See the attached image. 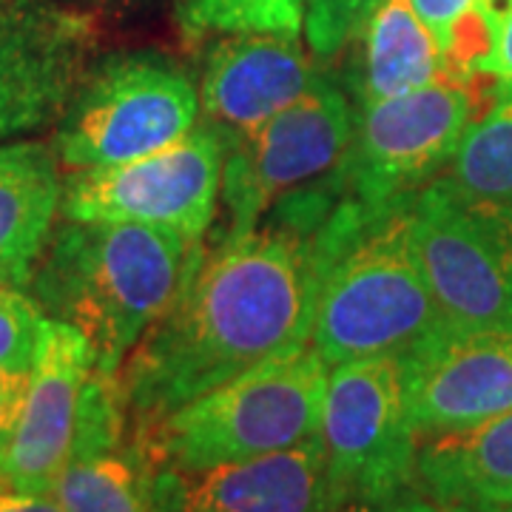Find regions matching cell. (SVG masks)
I'll use <instances>...</instances> for the list:
<instances>
[{
    "instance_id": "2",
    "label": "cell",
    "mask_w": 512,
    "mask_h": 512,
    "mask_svg": "<svg viewBox=\"0 0 512 512\" xmlns=\"http://www.w3.org/2000/svg\"><path fill=\"white\" fill-rule=\"evenodd\" d=\"M413 197L365 205L339 194L316 231L325 274L316 293L311 348L328 367L376 356L410 362L456 333L413 251Z\"/></svg>"
},
{
    "instance_id": "24",
    "label": "cell",
    "mask_w": 512,
    "mask_h": 512,
    "mask_svg": "<svg viewBox=\"0 0 512 512\" xmlns=\"http://www.w3.org/2000/svg\"><path fill=\"white\" fill-rule=\"evenodd\" d=\"M478 0H410L413 12L419 15V20L430 29V35L436 37L439 49L444 46V40L450 35V29L456 26V20L473 9Z\"/></svg>"
},
{
    "instance_id": "19",
    "label": "cell",
    "mask_w": 512,
    "mask_h": 512,
    "mask_svg": "<svg viewBox=\"0 0 512 512\" xmlns=\"http://www.w3.org/2000/svg\"><path fill=\"white\" fill-rule=\"evenodd\" d=\"M444 177L473 200L512 205V94L495 92L487 111L467 123Z\"/></svg>"
},
{
    "instance_id": "25",
    "label": "cell",
    "mask_w": 512,
    "mask_h": 512,
    "mask_svg": "<svg viewBox=\"0 0 512 512\" xmlns=\"http://www.w3.org/2000/svg\"><path fill=\"white\" fill-rule=\"evenodd\" d=\"M26 384H29V376L0 370V458H3L6 447H9V439L15 433L20 404H23V396H26Z\"/></svg>"
},
{
    "instance_id": "15",
    "label": "cell",
    "mask_w": 512,
    "mask_h": 512,
    "mask_svg": "<svg viewBox=\"0 0 512 512\" xmlns=\"http://www.w3.org/2000/svg\"><path fill=\"white\" fill-rule=\"evenodd\" d=\"M399 365L419 441L512 410V336L450 333L436 348Z\"/></svg>"
},
{
    "instance_id": "6",
    "label": "cell",
    "mask_w": 512,
    "mask_h": 512,
    "mask_svg": "<svg viewBox=\"0 0 512 512\" xmlns=\"http://www.w3.org/2000/svg\"><path fill=\"white\" fill-rule=\"evenodd\" d=\"M200 120V92L151 55L94 63L55 128V154L72 171L120 165L183 140Z\"/></svg>"
},
{
    "instance_id": "27",
    "label": "cell",
    "mask_w": 512,
    "mask_h": 512,
    "mask_svg": "<svg viewBox=\"0 0 512 512\" xmlns=\"http://www.w3.org/2000/svg\"><path fill=\"white\" fill-rule=\"evenodd\" d=\"M342 512H456L441 507L439 501H433L430 495H424L419 487H410L399 495H390L382 501H362V504H350Z\"/></svg>"
},
{
    "instance_id": "8",
    "label": "cell",
    "mask_w": 512,
    "mask_h": 512,
    "mask_svg": "<svg viewBox=\"0 0 512 512\" xmlns=\"http://www.w3.org/2000/svg\"><path fill=\"white\" fill-rule=\"evenodd\" d=\"M353 120L348 97L322 77L268 123L231 140L222 160V237L254 231L276 202L333 174L353 140Z\"/></svg>"
},
{
    "instance_id": "12",
    "label": "cell",
    "mask_w": 512,
    "mask_h": 512,
    "mask_svg": "<svg viewBox=\"0 0 512 512\" xmlns=\"http://www.w3.org/2000/svg\"><path fill=\"white\" fill-rule=\"evenodd\" d=\"M94 350L80 330L49 322L29 373L26 396L9 447L0 458V481L26 493H49L69 464L83 413Z\"/></svg>"
},
{
    "instance_id": "29",
    "label": "cell",
    "mask_w": 512,
    "mask_h": 512,
    "mask_svg": "<svg viewBox=\"0 0 512 512\" xmlns=\"http://www.w3.org/2000/svg\"><path fill=\"white\" fill-rule=\"evenodd\" d=\"M66 3L94 15V9H111V6H120V3H131V0H66Z\"/></svg>"
},
{
    "instance_id": "10",
    "label": "cell",
    "mask_w": 512,
    "mask_h": 512,
    "mask_svg": "<svg viewBox=\"0 0 512 512\" xmlns=\"http://www.w3.org/2000/svg\"><path fill=\"white\" fill-rule=\"evenodd\" d=\"M225 146L194 126L174 146L120 165L74 171L60 214L74 222H134L202 242L220 214Z\"/></svg>"
},
{
    "instance_id": "7",
    "label": "cell",
    "mask_w": 512,
    "mask_h": 512,
    "mask_svg": "<svg viewBox=\"0 0 512 512\" xmlns=\"http://www.w3.org/2000/svg\"><path fill=\"white\" fill-rule=\"evenodd\" d=\"M319 444L342 507L416 487L419 436L407 416L399 359H356L328 370Z\"/></svg>"
},
{
    "instance_id": "11",
    "label": "cell",
    "mask_w": 512,
    "mask_h": 512,
    "mask_svg": "<svg viewBox=\"0 0 512 512\" xmlns=\"http://www.w3.org/2000/svg\"><path fill=\"white\" fill-rule=\"evenodd\" d=\"M94 49L92 12L66 0H0V143L57 126Z\"/></svg>"
},
{
    "instance_id": "13",
    "label": "cell",
    "mask_w": 512,
    "mask_h": 512,
    "mask_svg": "<svg viewBox=\"0 0 512 512\" xmlns=\"http://www.w3.org/2000/svg\"><path fill=\"white\" fill-rule=\"evenodd\" d=\"M319 439L211 470H148V512H342Z\"/></svg>"
},
{
    "instance_id": "5",
    "label": "cell",
    "mask_w": 512,
    "mask_h": 512,
    "mask_svg": "<svg viewBox=\"0 0 512 512\" xmlns=\"http://www.w3.org/2000/svg\"><path fill=\"white\" fill-rule=\"evenodd\" d=\"M410 237L450 328L512 336V205L473 200L436 177L410 202Z\"/></svg>"
},
{
    "instance_id": "4",
    "label": "cell",
    "mask_w": 512,
    "mask_h": 512,
    "mask_svg": "<svg viewBox=\"0 0 512 512\" xmlns=\"http://www.w3.org/2000/svg\"><path fill=\"white\" fill-rule=\"evenodd\" d=\"M328 370L311 345L282 353L163 419L134 427L131 447L148 470L185 473L302 447L319 439Z\"/></svg>"
},
{
    "instance_id": "14",
    "label": "cell",
    "mask_w": 512,
    "mask_h": 512,
    "mask_svg": "<svg viewBox=\"0 0 512 512\" xmlns=\"http://www.w3.org/2000/svg\"><path fill=\"white\" fill-rule=\"evenodd\" d=\"M322 80L299 37L225 35L205 63L200 83L202 126L217 131L222 146L268 123Z\"/></svg>"
},
{
    "instance_id": "30",
    "label": "cell",
    "mask_w": 512,
    "mask_h": 512,
    "mask_svg": "<svg viewBox=\"0 0 512 512\" xmlns=\"http://www.w3.org/2000/svg\"><path fill=\"white\" fill-rule=\"evenodd\" d=\"M476 512H512V504H495V507H481Z\"/></svg>"
},
{
    "instance_id": "21",
    "label": "cell",
    "mask_w": 512,
    "mask_h": 512,
    "mask_svg": "<svg viewBox=\"0 0 512 512\" xmlns=\"http://www.w3.org/2000/svg\"><path fill=\"white\" fill-rule=\"evenodd\" d=\"M185 23L191 32L299 37L305 0H185Z\"/></svg>"
},
{
    "instance_id": "1",
    "label": "cell",
    "mask_w": 512,
    "mask_h": 512,
    "mask_svg": "<svg viewBox=\"0 0 512 512\" xmlns=\"http://www.w3.org/2000/svg\"><path fill=\"white\" fill-rule=\"evenodd\" d=\"M322 274L316 234L274 222L205 245L177 302L123 362L120 387L131 427L311 345Z\"/></svg>"
},
{
    "instance_id": "9",
    "label": "cell",
    "mask_w": 512,
    "mask_h": 512,
    "mask_svg": "<svg viewBox=\"0 0 512 512\" xmlns=\"http://www.w3.org/2000/svg\"><path fill=\"white\" fill-rule=\"evenodd\" d=\"M476 97L473 89L441 77L416 92L362 103L353 114V140L330 183L365 205L419 194L453 160Z\"/></svg>"
},
{
    "instance_id": "17",
    "label": "cell",
    "mask_w": 512,
    "mask_h": 512,
    "mask_svg": "<svg viewBox=\"0 0 512 512\" xmlns=\"http://www.w3.org/2000/svg\"><path fill=\"white\" fill-rule=\"evenodd\" d=\"M63 177L55 148L43 143L0 146V282L29 288L55 231Z\"/></svg>"
},
{
    "instance_id": "16",
    "label": "cell",
    "mask_w": 512,
    "mask_h": 512,
    "mask_svg": "<svg viewBox=\"0 0 512 512\" xmlns=\"http://www.w3.org/2000/svg\"><path fill=\"white\" fill-rule=\"evenodd\" d=\"M416 487L456 512L512 504V410L421 439Z\"/></svg>"
},
{
    "instance_id": "3",
    "label": "cell",
    "mask_w": 512,
    "mask_h": 512,
    "mask_svg": "<svg viewBox=\"0 0 512 512\" xmlns=\"http://www.w3.org/2000/svg\"><path fill=\"white\" fill-rule=\"evenodd\" d=\"M205 242L134 222L55 225L29 291L49 319L86 336L94 365L120 376L128 353L183 291Z\"/></svg>"
},
{
    "instance_id": "18",
    "label": "cell",
    "mask_w": 512,
    "mask_h": 512,
    "mask_svg": "<svg viewBox=\"0 0 512 512\" xmlns=\"http://www.w3.org/2000/svg\"><path fill=\"white\" fill-rule=\"evenodd\" d=\"M356 94L359 106L416 92L441 80V49L410 0H387L367 20Z\"/></svg>"
},
{
    "instance_id": "23",
    "label": "cell",
    "mask_w": 512,
    "mask_h": 512,
    "mask_svg": "<svg viewBox=\"0 0 512 512\" xmlns=\"http://www.w3.org/2000/svg\"><path fill=\"white\" fill-rule=\"evenodd\" d=\"M387 0H305V32L316 57H333L365 32Z\"/></svg>"
},
{
    "instance_id": "26",
    "label": "cell",
    "mask_w": 512,
    "mask_h": 512,
    "mask_svg": "<svg viewBox=\"0 0 512 512\" xmlns=\"http://www.w3.org/2000/svg\"><path fill=\"white\" fill-rule=\"evenodd\" d=\"M495 92L512 94V0H498V37L493 63Z\"/></svg>"
},
{
    "instance_id": "28",
    "label": "cell",
    "mask_w": 512,
    "mask_h": 512,
    "mask_svg": "<svg viewBox=\"0 0 512 512\" xmlns=\"http://www.w3.org/2000/svg\"><path fill=\"white\" fill-rule=\"evenodd\" d=\"M0 512H63L49 493H26L0 481Z\"/></svg>"
},
{
    "instance_id": "22",
    "label": "cell",
    "mask_w": 512,
    "mask_h": 512,
    "mask_svg": "<svg viewBox=\"0 0 512 512\" xmlns=\"http://www.w3.org/2000/svg\"><path fill=\"white\" fill-rule=\"evenodd\" d=\"M49 322L32 293L0 282V370L29 376Z\"/></svg>"
},
{
    "instance_id": "20",
    "label": "cell",
    "mask_w": 512,
    "mask_h": 512,
    "mask_svg": "<svg viewBox=\"0 0 512 512\" xmlns=\"http://www.w3.org/2000/svg\"><path fill=\"white\" fill-rule=\"evenodd\" d=\"M52 495L63 512H148V467L134 447L74 458Z\"/></svg>"
}]
</instances>
